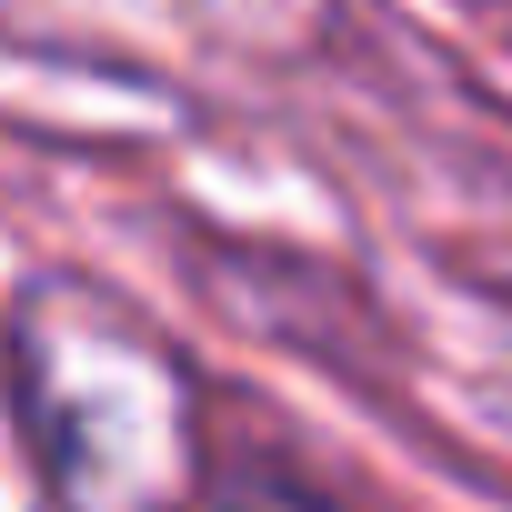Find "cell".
Masks as SVG:
<instances>
[{"label": "cell", "mask_w": 512, "mask_h": 512, "mask_svg": "<svg viewBox=\"0 0 512 512\" xmlns=\"http://www.w3.org/2000/svg\"><path fill=\"white\" fill-rule=\"evenodd\" d=\"M211 512H342L312 472H292L282 452H241L211 472Z\"/></svg>", "instance_id": "1"}]
</instances>
